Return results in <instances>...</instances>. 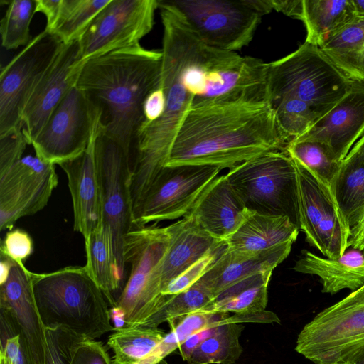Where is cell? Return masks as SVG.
<instances>
[{"instance_id": "680465c9", "label": "cell", "mask_w": 364, "mask_h": 364, "mask_svg": "<svg viewBox=\"0 0 364 364\" xmlns=\"http://www.w3.org/2000/svg\"><path fill=\"white\" fill-rule=\"evenodd\" d=\"M318 364H344V363L336 362V363H318Z\"/></svg>"}, {"instance_id": "11a10c76", "label": "cell", "mask_w": 364, "mask_h": 364, "mask_svg": "<svg viewBox=\"0 0 364 364\" xmlns=\"http://www.w3.org/2000/svg\"><path fill=\"white\" fill-rule=\"evenodd\" d=\"M356 16H364V0H351Z\"/></svg>"}, {"instance_id": "d6986e66", "label": "cell", "mask_w": 364, "mask_h": 364, "mask_svg": "<svg viewBox=\"0 0 364 364\" xmlns=\"http://www.w3.org/2000/svg\"><path fill=\"white\" fill-rule=\"evenodd\" d=\"M0 310L13 321L29 364H45L46 328L37 309L32 272L11 259L6 277L0 281Z\"/></svg>"}, {"instance_id": "db71d44e", "label": "cell", "mask_w": 364, "mask_h": 364, "mask_svg": "<svg viewBox=\"0 0 364 364\" xmlns=\"http://www.w3.org/2000/svg\"><path fill=\"white\" fill-rule=\"evenodd\" d=\"M348 154L356 155L364 159V135L357 141Z\"/></svg>"}, {"instance_id": "603a6c76", "label": "cell", "mask_w": 364, "mask_h": 364, "mask_svg": "<svg viewBox=\"0 0 364 364\" xmlns=\"http://www.w3.org/2000/svg\"><path fill=\"white\" fill-rule=\"evenodd\" d=\"M294 242L259 252H248L228 247L199 279L214 296L252 274L273 269L289 255Z\"/></svg>"}, {"instance_id": "f907efd6", "label": "cell", "mask_w": 364, "mask_h": 364, "mask_svg": "<svg viewBox=\"0 0 364 364\" xmlns=\"http://www.w3.org/2000/svg\"><path fill=\"white\" fill-rule=\"evenodd\" d=\"M0 353L10 356L14 361V364H29L26 352L20 344L18 336L9 339L4 348L0 350Z\"/></svg>"}, {"instance_id": "8992f818", "label": "cell", "mask_w": 364, "mask_h": 364, "mask_svg": "<svg viewBox=\"0 0 364 364\" xmlns=\"http://www.w3.org/2000/svg\"><path fill=\"white\" fill-rule=\"evenodd\" d=\"M183 80L193 96L191 106L267 100L266 63L204 43L186 66Z\"/></svg>"}, {"instance_id": "4fadbf2b", "label": "cell", "mask_w": 364, "mask_h": 364, "mask_svg": "<svg viewBox=\"0 0 364 364\" xmlns=\"http://www.w3.org/2000/svg\"><path fill=\"white\" fill-rule=\"evenodd\" d=\"M63 45L43 30L0 72V137L22 129V114L28 99Z\"/></svg>"}, {"instance_id": "8fae6325", "label": "cell", "mask_w": 364, "mask_h": 364, "mask_svg": "<svg viewBox=\"0 0 364 364\" xmlns=\"http://www.w3.org/2000/svg\"><path fill=\"white\" fill-rule=\"evenodd\" d=\"M364 346V286L318 313L298 335L296 351L318 363L336 362Z\"/></svg>"}, {"instance_id": "4316f807", "label": "cell", "mask_w": 364, "mask_h": 364, "mask_svg": "<svg viewBox=\"0 0 364 364\" xmlns=\"http://www.w3.org/2000/svg\"><path fill=\"white\" fill-rule=\"evenodd\" d=\"M319 48L348 79L364 82V16H355Z\"/></svg>"}, {"instance_id": "bcb514c9", "label": "cell", "mask_w": 364, "mask_h": 364, "mask_svg": "<svg viewBox=\"0 0 364 364\" xmlns=\"http://www.w3.org/2000/svg\"><path fill=\"white\" fill-rule=\"evenodd\" d=\"M247 322L261 323H280L281 320L279 316L274 312L264 309L255 312L234 314L233 315L229 316L223 321V323H243Z\"/></svg>"}, {"instance_id": "30bf717a", "label": "cell", "mask_w": 364, "mask_h": 364, "mask_svg": "<svg viewBox=\"0 0 364 364\" xmlns=\"http://www.w3.org/2000/svg\"><path fill=\"white\" fill-rule=\"evenodd\" d=\"M205 44L235 52L252 40L269 0H169Z\"/></svg>"}, {"instance_id": "83f0119b", "label": "cell", "mask_w": 364, "mask_h": 364, "mask_svg": "<svg viewBox=\"0 0 364 364\" xmlns=\"http://www.w3.org/2000/svg\"><path fill=\"white\" fill-rule=\"evenodd\" d=\"M331 193L351 235L364 219V159L346 156L333 182Z\"/></svg>"}, {"instance_id": "cb8c5ba5", "label": "cell", "mask_w": 364, "mask_h": 364, "mask_svg": "<svg viewBox=\"0 0 364 364\" xmlns=\"http://www.w3.org/2000/svg\"><path fill=\"white\" fill-rule=\"evenodd\" d=\"M169 228L171 242L163 262L162 293L181 274L225 242L205 232L188 215Z\"/></svg>"}, {"instance_id": "44dd1931", "label": "cell", "mask_w": 364, "mask_h": 364, "mask_svg": "<svg viewBox=\"0 0 364 364\" xmlns=\"http://www.w3.org/2000/svg\"><path fill=\"white\" fill-rule=\"evenodd\" d=\"M364 135V82H353L349 91L327 114L295 140L320 141L343 161Z\"/></svg>"}, {"instance_id": "d6a6232c", "label": "cell", "mask_w": 364, "mask_h": 364, "mask_svg": "<svg viewBox=\"0 0 364 364\" xmlns=\"http://www.w3.org/2000/svg\"><path fill=\"white\" fill-rule=\"evenodd\" d=\"M243 329L242 323L219 325L215 332L193 351L187 363L235 364L243 351L240 342Z\"/></svg>"}, {"instance_id": "5b68a950", "label": "cell", "mask_w": 364, "mask_h": 364, "mask_svg": "<svg viewBox=\"0 0 364 364\" xmlns=\"http://www.w3.org/2000/svg\"><path fill=\"white\" fill-rule=\"evenodd\" d=\"M171 242L169 225L134 227L127 235L124 257L130 274L114 306L124 327L155 328L158 314L173 295L162 293V267Z\"/></svg>"}, {"instance_id": "74e56055", "label": "cell", "mask_w": 364, "mask_h": 364, "mask_svg": "<svg viewBox=\"0 0 364 364\" xmlns=\"http://www.w3.org/2000/svg\"><path fill=\"white\" fill-rule=\"evenodd\" d=\"M229 314L198 311L170 321L171 331L159 346L165 356L171 353L191 335L213 325L223 324Z\"/></svg>"}, {"instance_id": "60d3db41", "label": "cell", "mask_w": 364, "mask_h": 364, "mask_svg": "<svg viewBox=\"0 0 364 364\" xmlns=\"http://www.w3.org/2000/svg\"><path fill=\"white\" fill-rule=\"evenodd\" d=\"M226 248L227 243L225 242L173 280L163 294L164 295H176L187 289L208 271Z\"/></svg>"}, {"instance_id": "e0dca14e", "label": "cell", "mask_w": 364, "mask_h": 364, "mask_svg": "<svg viewBox=\"0 0 364 364\" xmlns=\"http://www.w3.org/2000/svg\"><path fill=\"white\" fill-rule=\"evenodd\" d=\"M58 183L55 165L26 156L0 173V230L34 215L48 203Z\"/></svg>"}, {"instance_id": "8d00e7d4", "label": "cell", "mask_w": 364, "mask_h": 364, "mask_svg": "<svg viewBox=\"0 0 364 364\" xmlns=\"http://www.w3.org/2000/svg\"><path fill=\"white\" fill-rule=\"evenodd\" d=\"M6 12L0 21L1 46L13 50L27 46L32 40L30 25L36 11V0L4 1Z\"/></svg>"}, {"instance_id": "5bb4252c", "label": "cell", "mask_w": 364, "mask_h": 364, "mask_svg": "<svg viewBox=\"0 0 364 364\" xmlns=\"http://www.w3.org/2000/svg\"><path fill=\"white\" fill-rule=\"evenodd\" d=\"M158 0H111L79 40L81 63L139 45L152 30Z\"/></svg>"}, {"instance_id": "ac0fdd59", "label": "cell", "mask_w": 364, "mask_h": 364, "mask_svg": "<svg viewBox=\"0 0 364 364\" xmlns=\"http://www.w3.org/2000/svg\"><path fill=\"white\" fill-rule=\"evenodd\" d=\"M81 63L79 41L63 43L53 63L41 77L23 109L22 131L31 145L48 119L75 82Z\"/></svg>"}, {"instance_id": "d590c367", "label": "cell", "mask_w": 364, "mask_h": 364, "mask_svg": "<svg viewBox=\"0 0 364 364\" xmlns=\"http://www.w3.org/2000/svg\"><path fill=\"white\" fill-rule=\"evenodd\" d=\"M269 103L288 143L308 132L321 118L309 105L295 97H284Z\"/></svg>"}, {"instance_id": "7402d4cb", "label": "cell", "mask_w": 364, "mask_h": 364, "mask_svg": "<svg viewBox=\"0 0 364 364\" xmlns=\"http://www.w3.org/2000/svg\"><path fill=\"white\" fill-rule=\"evenodd\" d=\"M252 213L222 175L210 183L187 215L210 235L225 241Z\"/></svg>"}, {"instance_id": "3957f363", "label": "cell", "mask_w": 364, "mask_h": 364, "mask_svg": "<svg viewBox=\"0 0 364 364\" xmlns=\"http://www.w3.org/2000/svg\"><path fill=\"white\" fill-rule=\"evenodd\" d=\"M161 50L140 44L92 58L82 65L75 85L102 112V132L130 157L144 121L143 104L159 84Z\"/></svg>"}, {"instance_id": "681fc988", "label": "cell", "mask_w": 364, "mask_h": 364, "mask_svg": "<svg viewBox=\"0 0 364 364\" xmlns=\"http://www.w3.org/2000/svg\"><path fill=\"white\" fill-rule=\"evenodd\" d=\"M272 10L302 21L303 0H269Z\"/></svg>"}, {"instance_id": "f1b7e54d", "label": "cell", "mask_w": 364, "mask_h": 364, "mask_svg": "<svg viewBox=\"0 0 364 364\" xmlns=\"http://www.w3.org/2000/svg\"><path fill=\"white\" fill-rule=\"evenodd\" d=\"M306 43L321 46L356 16L351 0H303Z\"/></svg>"}, {"instance_id": "484cf974", "label": "cell", "mask_w": 364, "mask_h": 364, "mask_svg": "<svg viewBox=\"0 0 364 364\" xmlns=\"http://www.w3.org/2000/svg\"><path fill=\"white\" fill-rule=\"evenodd\" d=\"M299 231L287 217L252 213L225 242L230 250L259 252L287 242H294Z\"/></svg>"}, {"instance_id": "9a60e30c", "label": "cell", "mask_w": 364, "mask_h": 364, "mask_svg": "<svg viewBox=\"0 0 364 364\" xmlns=\"http://www.w3.org/2000/svg\"><path fill=\"white\" fill-rule=\"evenodd\" d=\"M295 162L300 230L307 242L329 259L347 250L350 231L332 193Z\"/></svg>"}, {"instance_id": "1f68e13d", "label": "cell", "mask_w": 364, "mask_h": 364, "mask_svg": "<svg viewBox=\"0 0 364 364\" xmlns=\"http://www.w3.org/2000/svg\"><path fill=\"white\" fill-rule=\"evenodd\" d=\"M166 333L159 328L123 327L116 329L107 340L114 354L113 364H138L151 356Z\"/></svg>"}, {"instance_id": "816d5d0a", "label": "cell", "mask_w": 364, "mask_h": 364, "mask_svg": "<svg viewBox=\"0 0 364 364\" xmlns=\"http://www.w3.org/2000/svg\"><path fill=\"white\" fill-rule=\"evenodd\" d=\"M348 246L353 249L364 251V219L350 235L348 240Z\"/></svg>"}, {"instance_id": "b9f144b4", "label": "cell", "mask_w": 364, "mask_h": 364, "mask_svg": "<svg viewBox=\"0 0 364 364\" xmlns=\"http://www.w3.org/2000/svg\"><path fill=\"white\" fill-rule=\"evenodd\" d=\"M0 250L1 255L19 264H24L33 252V242L26 231L12 229L6 232Z\"/></svg>"}, {"instance_id": "6f0895ef", "label": "cell", "mask_w": 364, "mask_h": 364, "mask_svg": "<svg viewBox=\"0 0 364 364\" xmlns=\"http://www.w3.org/2000/svg\"><path fill=\"white\" fill-rule=\"evenodd\" d=\"M154 364H169L164 358H161Z\"/></svg>"}, {"instance_id": "7dc6e473", "label": "cell", "mask_w": 364, "mask_h": 364, "mask_svg": "<svg viewBox=\"0 0 364 364\" xmlns=\"http://www.w3.org/2000/svg\"><path fill=\"white\" fill-rule=\"evenodd\" d=\"M220 324L208 326L189 336L178 348L182 359L187 361L193 351L206 338L213 335Z\"/></svg>"}, {"instance_id": "e575fe53", "label": "cell", "mask_w": 364, "mask_h": 364, "mask_svg": "<svg viewBox=\"0 0 364 364\" xmlns=\"http://www.w3.org/2000/svg\"><path fill=\"white\" fill-rule=\"evenodd\" d=\"M111 0H62L58 18L50 33L64 44L79 41L91 22Z\"/></svg>"}, {"instance_id": "2e32d148", "label": "cell", "mask_w": 364, "mask_h": 364, "mask_svg": "<svg viewBox=\"0 0 364 364\" xmlns=\"http://www.w3.org/2000/svg\"><path fill=\"white\" fill-rule=\"evenodd\" d=\"M92 124L91 102L74 85L32 142L35 155L54 165L76 158L90 143Z\"/></svg>"}, {"instance_id": "d4e9b609", "label": "cell", "mask_w": 364, "mask_h": 364, "mask_svg": "<svg viewBox=\"0 0 364 364\" xmlns=\"http://www.w3.org/2000/svg\"><path fill=\"white\" fill-rule=\"evenodd\" d=\"M294 269L300 273L316 275L323 293L335 294L348 289L356 291L364 286V253L355 249L346 250L336 259L323 258L304 250Z\"/></svg>"}, {"instance_id": "9f6ffc18", "label": "cell", "mask_w": 364, "mask_h": 364, "mask_svg": "<svg viewBox=\"0 0 364 364\" xmlns=\"http://www.w3.org/2000/svg\"><path fill=\"white\" fill-rule=\"evenodd\" d=\"M0 364H14V361L10 356L0 353Z\"/></svg>"}, {"instance_id": "f5cc1de1", "label": "cell", "mask_w": 364, "mask_h": 364, "mask_svg": "<svg viewBox=\"0 0 364 364\" xmlns=\"http://www.w3.org/2000/svg\"><path fill=\"white\" fill-rule=\"evenodd\" d=\"M336 362L344 364H364V346Z\"/></svg>"}, {"instance_id": "ffe728a7", "label": "cell", "mask_w": 364, "mask_h": 364, "mask_svg": "<svg viewBox=\"0 0 364 364\" xmlns=\"http://www.w3.org/2000/svg\"><path fill=\"white\" fill-rule=\"evenodd\" d=\"M91 102L92 134L85 151L58 166L68 181L73 209V228L84 239L102 223L101 191L95 159V143L102 121L101 108Z\"/></svg>"}, {"instance_id": "836d02e7", "label": "cell", "mask_w": 364, "mask_h": 364, "mask_svg": "<svg viewBox=\"0 0 364 364\" xmlns=\"http://www.w3.org/2000/svg\"><path fill=\"white\" fill-rule=\"evenodd\" d=\"M285 151L331 193L342 161L336 159L326 145L316 141L292 139L287 144Z\"/></svg>"}, {"instance_id": "6da1fadb", "label": "cell", "mask_w": 364, "mask_h": 364, "mask_svg": "<svg viewBox=\"0 0 364 364\" xmlns=\"http://www.w3.org/2000/svg\"><path fill=\"white\" fill-rule=\"evenodd\" d=\"M287 144L267 100L195 105L187 111L164 166L230 169L263 153L285 150Z\"/></svg>"}, {"instance_id": "ee69618b", "label": "cell", "mask_w": 364, "mask_h": 364, "mask_svg": "<svg viewBox=\"0 0 364 364\" xmlns=\"http://www.w3.org/2000/svg\"><path fill=\"white\" fill-rule=\"evenodd\" d=\"M70 364H113L102 342L85 339L76 347Z\"/></svg>"}, {"instance_id": "c3c4849f", "label": "cell", "mask_w": 364, "mask_h": 364, "mask_svg": "<svg viewBox=\"0 0 364 364\" xmlns=\"http://www.w3.org/2000/svg\"><path fill=\"white\" fill-rule=\"evenodd\" d=\"M62 0H36V11L42 13L46 18L45 30L51 33L58 18Z\"/></svg>"}, {"instance_id": "7a4b0ae2", "label": "cell", "mask_w": 364, "mask_h": 364, "mask_svg": "<svg viewBox=\"0 0 364 364\" xmlns=\"http://www.w3.org/2000/svg\"><path fill=\"white\" fill-rule=\"evenodd\" d=\"M163 25L160 84L166 96L163 114L151 123H142L134 145L131 164L133 203L144 194L164 166L181 124L191 106L183 74L198 36L169 0H158Z\"/></svg>"}, {"instance_id": "7c38bea8", "label": "cell", "mask_w": 364, "mask_h": 364, "mask_svg": "<svg viewBox=\"0 0 364 364\" xmlns=\"http://www.w3.org/2000/svg\"><path fill=\"white\" fill-rule=\"evenodd\" d=\"M221 170L211 165L164 166L133 206L134 226L186 216Z\"/></svg>"}, {"instance_id": "7bdbcfd3", "label": "cell", "mask_w": 364, "mask_h": 364, "mask_svg": "<svg viewBox=\"0 0 364 364\" xmlns=\"http://www.w3.org/2000/svg\"><path fill=\"white\" fill-rule=\"evenodd\" d=\"M28 145L22 129L0 137V173L22 159Z\"/></svg>"}, {"instance_id": "277c9868", "label": "cell", "mask_w": 364, "mask_h": 364, "mask_svg": "<svg viewBox=\"0 0 364 364\" xmlns=\"http://www.w3.org/2000/svg\"><path fill=\"white\" fill-rule=\"evenodd\" d=\"M32 286L46 328L61 326L90 340L116 330L107 299L85 266L32 272Z\"/></svg>"}, {"instance_id": "f35d334b", "label": "cell", "mask_w": 364, "mask_h": 364, "mask_svg": "<svg viewBox=\"0 0 364 364\" xmlns=\"http://www.w3.org/2000/svg\"><path fill=\"white\" fill-rule=\"evenodd\" d=\"M214 300V296L200 280L187 289L173 295L156 316L154 327L170 322L191 313L203 310Z\"/></svg>"}, {"instance_id": "52a82bcc", "label": "cell", "mask_w": 364, "mask_h": 364, "mask_svg": "<svg viewBox=\"0 0 364 364\" xmlns=\"http://www.w3.org/2000/svg\"><path fill=\"white\" fill-rule=\"evenodd\" d=\"M353 82L318 46L306 42L287 56L267 63V100L295 97L321 117L346 95Z\"/></svg>"}, {"instance_id": "4dcf8cb0", "label": "cell", "mask_w": 364, "mask_h": 364, "mask_svg": "<svg viewBox=\"0 0 364 364\" xmlns=\"http://www.w3.org/2000/svg\"><path fill=\"white\" fill-rule=\"evenodd\" d=\"M85 240L87 257L85 268L113 307L114 295L122 290L116 275L110 239L102 222Z\"/></svg>"}, {"instance_id": "f6af8a7d", "label": "cell", "mask_w": 364, "mask_h": 364, "mask_svg": "<svg viewBox=\"0 0 364 364\" xmlns=\"http://www.w3.org/2000/svg\"><path fill=\"white\" fill-rule=\"evenodd\" d=\"M166 106L164 90L160 84L146 96L143 104L144 121L151 123L157 120L164 113Z\"/></svg>"}, {"instance_id": "ab89813d", "label": "cell", "mask_w": 364, "mask_h": 364, "mask_svg": "<svg viewBox=\"0 0 364 364\" xmlns=\"http://www.w3.org/2000/svg\"><path fill=\"white\" fill-rule=\"evenodd\" d=\"M85 339L61 326L46 328L45 364H70L77 346Z\"/></svg>"}, {"instance_id": "f546056e", "label": "cell", "mask_w": 364, "mask_h": 364, "mask_svg": "<svg viewBox=\"0 0 364 364\" xmlns=\"http://www.w3.org/2000/svg\"><path fill=\"white\" fill-rule=\"evenodd\" d=\"M272 271L260 272L223 291L203 310L213 313L243 314L264 310Z\"/></svg>"}, {"instance_id": "9c48e42d", "label": "cell", "mask_w": 364, "mask_h": 364, "mask_svg": "<svg viewBox=\"0 0 364 364\" xmlns=\"http://www.w3.org/2000/svg\"><path fill=\"white\" fill-rule=\"evenodd\" d=\"M95 159L101 191L102 222L110 239L117 278L123 289L124 240L135 227L131 159L118 144L103 133L102 125L95 143Z\"/></svg>"}, {"instance_id": "ba28073f", "label": "cell", "mask_w": 364, "mask_h": 364, "mask_svg": "<svg viewBox=\"0 0 364 364\" xmlns=\"http://www.w3.org/2000/svg\"><path fill=\"white\" fill-rule=\"evenodd\" d=\"M225 176L249 210L287 217L300 230L296 164L285 150L256 156Z\"/></svg>"}]
</instances>
